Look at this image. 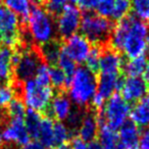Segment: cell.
<instances>
[{"instance_id":"6da1fadb","label":"cell","mask_w":149,"mask_h":149,"mask_svg":"<svg viewBox=\"0 0 149 149\" xmlns=\"http://www.w3.org/2000/svg\"><path fill=\"white\" fill-rule=\"evenodd\" d=\"M68 88L74 103L81 107L87 106L96 93L97 76L86 66H80L74 70Z\"/></svg>"},{"instance_id":"7a4b0ae2","label":"cell","mask_w":149,"mask_h":149,"mask_svg":"<svg viewBox=\"0 0 149 149\" xmlns=\"http://www.w3.org/2000/svg\"><path fill=\"white\" fill-rule=\"evenodd\" d=\"M42 62L43 60L40 54L39 46L32 44L26 47L15 48L13 54V80L24 83L33 79Z\"/></svg>"},{"instance_id":"3957f363","label":"cell","mask_w":149,"mask_h":149,"mask_svg":"<svg viewBox=\"0 0 149 149\" xmlns=\"http://www.w3.org/2000/svg\"><path fill=\"white\" fill-rule=\"evenodd\" d=\"M26 27L35 45L41 46L55 40L56 27L53 23V17L41 7L34 6L32 8Z\"/></svg>"},{"instance_id":"277c9868","label":"cell","mask_w":149,"mask_h":149,"mask_svg":"<svg viewBox=\"0 0 149 149\" xmlns=\"http://www.w3.org/2000/svg\"><path fill=\"white\" fill-rule=\"evenodd\" d=\"M80 29L82 35L85 36L93 45H107L111 37L113 24L107 17L99 15L98 13H87L82 17Z\"/></svg>"},{"instance_id":"5b68a950","label":"cell","mask_w":149,"mask_h":149,"mask_svg":"<svg viewBox=\"0 0 149 149\" xmlns=\"http://www.w3.org/2000/svg\"><path fill=\"white\" fill-rule=\"evenodd\" d=\"M130 31L124 40L120 52L128 58H135L144 55L148 47L147 35L149 32L148 23L143 22L133 15H129Z\"/></svg>"},{"instance_id":"8992f818","label":"cell","mask_w":149,"mask_h":149,"mask_svg":"<svg viewBox=\"0 0 149 149\" xmlns=\"http://www.w3.org/2000/svg\"><path fill=\"white\" fill-rule=\"evenodd\" d=\"M19 98L30 109L39 112H47L50 102L53 98V90L50 86H41L34 79L28 80L21 84Z\"/></svg>"},{"instance_id":"52a82bcc","label":"cell","mask_w":149,"mask_h":149,"mask_svg":"<svg viewBox=\"0 0 149 149\" xmlns=\"http://www.w3.org/2000/svg\"><path fill=\"white\" fill-rule=\"evenodd\" d=\"M130 112L131 106L129 102L118 94H113L106 100L101 110L97 112L98 123L118 130L127 122Z\"/></svg>"},{"instance_id":"ba28073f","label":"cell","mask_w":149,"mask_h":149,"mask_svg":"<svg viewBox=\"0 0 149 149\" xmlns=\"http://www.w3.org/2000/svg\"><path fill=\"white\" fill-rule=\"evenodd\" d=\"M19 17L6 6H0V41L10 48H17L21 43L23 27Z\"/></svg>"},{"instance_id":"9c48e42d","label":"cell","mask_w":149,"mask_h":149,"mask_svg":"<svg viewBox=\"0 0 149 149\" xmlns=\"http://www.w3.org/2000/svg\"><path fill=\"white\" fill-rule=\"evenodd\" d=\"M82 21L81 11L74 5H66V7L59 13L56 22L57 33L62 39L77 34Z\"/></svg>"},{"instance_id":"30bf717a","label":"cell","mask_w":149,"mask_h":149,"mask_svg":"<svg viewBox=\"0 0 149 149\" xmlns=\"http://www.w3.org/2000/svg\"><path fill=\"white\" fill-rule=\"evenodd\" d=\"M124 64V58L120 51L112 48L109 44L101 46L98 72L101 74L120 76Z\"/></svg>"},{"instance_id":"8fae6325","label":"cell","mask_w":149,"mask_h":149,"mask_svg":"<svg viewBox=\"0 0 149 149\" xmlns=\"http://www.w3.org/2000/svg\"><path fill=\"white\" fill-rule=\"evenodd\" d=\"M62 50L74 60L76 63H83L86 61L92 46L90 41L83 35L74 34L66 38L61 44Z\"/></svg>"},{"instance_id":"7c38bea8","label":"cell","mask_w":149,"mask_h":149,"mask_svg":"<svg viewBox=\"0 0 149 149\" xmlns=\"http://www.w3.org/2000/svg\"><path fill=\"white\" fill-rule=\"evenodd\" d=\"M1 135L4 142L17 146H24L31 139L24 118H9Z\"/></svg>"},{"instance_id":"4fadbf2b","label":"cell","mask_w":149,"mask_h":149,"mask_svg":"<svg viewBox=\"0 0 149 149\" xmlns=\"http://www.w3.org/2000/svg\"><path fill=\"white\" fill-rule=\"evenodd\" d=\"M122 97L129 103H136L137 101L148 95L149 88L143 78L128 77L124 79L120 87Z\"/></svg>"},{"instance_id":"5bb4252c","label":"cell","mask_w":149,"mask_h":149,"mask_svg":"<svg viewBox=\"0 0 149 149\" xmlns=\"http://www.w3.org/2000/svg\"><path fill=\"white\" fill-rule=\"evenodd\" d=\"M99 123H98L97 112L88 111L86 114L82 116L81 123L78 129V134L79 138L84 140L85 142H93L98 136V131H99Z\"/></svg>"},{"instance_id":"9a60e30c","label":"cell","mask_w":149,"mask_h":149,"mask_svg":"<svg viewBox=\"0 0 149 149\" xmlns=\"http://www.w3.org/2000/svg\"><path fill=\"white\" fill-rule=\"evenodd\" d=\"M124 79L120 76H111V74H101L97 79V89L96 94L107 100L116 91H120Z\"/></svg>"},{"instance_id":"2e32d148","label":"cell","mask_w":149,"mask_h":149,"mask_svg":"<svg viewBox=\"0 0 149 149\" xmlns=\"http://www.w3.org/2000/svg\"><path fill=\"white\" fill-rule=\"evenodd\" d=\"M48 111L58 122L68 120L72 113V103L64 92H58L57 95L53 96Z\"/></svg>"},{"instance_id":"e0dca14e","label":"cell","mask_w":149,"mask_h":149,"mask_svg":"<svg viewBox=\"0 0 149 149\" xmlns=\"http://www.w3.org/2000/svg\"><path fill=\"white\" fill-rule=\"evenodd\" d=\"M13 54L15 48L0 46V80L10 83L13 77Z\"/></svg>"},{"instance_id":"ac0fdd59","label":"cell","mask_w":149,"mask_h":149,"mask_svg":"<svg viewBox=\"0 0 149 149\" xmlns=\"http://www.w3.org/2000/svg\"><path fill=\"white\" fill-rule=\"evenodd\" d=\"M124 149H138L140 131L132 122H126L118 133Z\"/></svg>"},{"instance_id":"d6986e66","label":"cell","mask_w":149,"mask_h":149,"mask_svg":"<svg viewBox=\"0 0 149 149\" xmlns=\"http://www.w3.org/2000/svg\"><path fill=\"white\" fill-rule=\"evenodd\" d=\"M130 116L131 122L138 128L149 127V95L136 102L134 107L131 108Z\"/></svg>"},{"instance_id":"ffe728a7","label":"cell","mask_w":149,"mask_h":149,"mask_svg":"<svg viewBox=\"0 0 149 149\" xmlns=\"http://www.w3.org/2000/svg\"><path fill=\"white\" fill-rule=\"evenodd\" d=\"M97 137L99 139L98 143L102 147V149H124L116 130L111 129L107 125H100Z\"/></svg>"},{"instance_id":"44dd1931","label":"cell","mask_w":149,"mask_h":149,"mask_svg":"<svg viewBox=\"0 0 149 149\" xmlns=\"http://www.w3.org/2000/svg\"><path fill=\"white\" fill-rule=\"evenodd\" d=\"M39 49L44 63L49 66L57 65L59 54L61 52V43H59L55 39L53 41H50L48 43L39 46Z\"/></svg>"},{"instance_id":"7402d4cb","label":"cell","mask_w":149,"mask_h":149,"mask_svg":"<svg viewBox=\"0 0 149 149\" xmlns=\"http://www.w3.org/2000/svg\"><path fill=\"white\" fill-rule=\"evenodd\" d=\"M53 125L54 122L50 118H48V116L42 118L37 139L42 145H44L48 149L56 148L55 140H54Z\"/></svg>"},{"instance_id":"603a6c76","label":"cell","mask_w":149,"mask_h":149,"mask_svg":"<svg viewBox=\"0 0 149 149\" xmlns=\"http://www.w3.org/2000/svg\"><path fill=\"white\" fill-rule=\"evenodd\" d=\"M147 62H148V60L145 55L130 58L128 61L124 62L122 72L126 74L128 77H140L144 72Z\"/></svg>"},{"instance_id":"cb8c5ba5","label":"cell","mask_w":149,"mask_h":149,"mask_svg":"<svg viewBox=\"0 0 149 149\" xmlns=\"http://www.w3.org/2000/svg\"><path fill=\"white\" fill-rule=\"evenodd\" d=\"M3 2L7 8L10 9L21 19L22 24L26 26L28 17L32 10L29 0H3Z\"/></svg>"},{"instance_id":"d4e9b609","label":"cell","mask_w":149,"mask_h":149,"mask_svg":"<svg viewBox=\"0 0 149 149\" xmlns=\"http://www.w3.org/2000/svg\"><path fill=\"white\" fill-rule=\"evenodd\" d=\"M24 120H25L26 128H27V131L30 135V138L37 139L42 120L41 113L34 109H29L26 111Z\"/></svg>"},{"instance_id":"484cf974","label":"cell","mask_w":149,"mask_h":149,"mask_svg":"<svg viewBox=\"0 0 149 149\" xmlns=\"http://www.w3.org/2000/svg\"><path fill=\"white\" fill-rule=\"evenodd\" d=\"M49 74L50 84H52V86L57 89L58 92H64V90L68 87L70 81L61 68H59L57 65L49 66Z\"/></svg>"},{"instance_id":"4316f807","label":"cell","mask_w":149,"mask_h":149,"mask_svg":"<svg viewBox=\"0 0 149 149\" xmlns=\"http://www.w3.org/2000/svg\"><path fill=\"white\" fill-rule=\"evenodd\" d=\"M26 114V106L23 100L15 97L6 107V116L9 118H24Z\"/></svg>"},{"instance_id":"83f0119b","label":"cell","mask_w":149,"mask_h":149,"mask_svg":"<svg viewBox=\"0 0 149 149\" xmlns=\"http://www.w3.org/2000/svg\"><path fill=\"white\" fill-rule=\"evenodd\" d=\"M57 66L59 68H61L62 72L66 74L68 81H70L74 70L77 68H76V62L62 50V46H61V52H60L59 58H58V61H57Z\"/></svg>"},{"instance_id":"f1b7e54d","label":"cell","mask_w":149,"mask_h":149,"mask_svg":"<svg viewBox=\"0 0 149 149\" xmlns=\"http://www.w3.org/2000/svg\"><path fill=\"white\" fill-rule=\"evenodd\" d=\"M131 6L138 19L149 24V0H131Z\"/></svg>"},{"instance_id":"f546056e","label":"cell","mask_w":149,"mask_h":149,"mask_svg":"<svg viewBox=\"0 0 149 149\" xmlns=\"http://www.w3.org/2000/svg\"><path fill=\"white\" fill-rule=\"evenodd\" d=\"M131 9V0H114L111 17L114 21H120L129 15Z\"/></svg>"},{"instance_id":"4dcf8cb0","label":"cell","mask_w":149,"mask_h":149,"mask_svg":"<svg viewBox=\"0 0 149 149\" xmlns=\"http://www.w3.org/2000/svg\"><path fill=\"white\" fill-rule=\"evenodd\" d=\"M53 133H54V140H55L56 146L66 143L70 137V131L68 127L61 122H56L53 125Z\"/></svg>"},{"instance_id":"1f68e13d","label":"cell","mask_w":149,"mask_h":149,"mask_svg":"<svg viewBox=\"0 0 149 149\" xmlns=\"http://www.w3.org/2000/svg\"><path fill=\"white\" fill-rule=\"evenodd\" d=\"M68 0H44L43 3L45 10L52 17H57L59 13L63 10L68 5Z\"/></svg>"},{"instance_id":"d6a6232c","label":"cell","mask_w":149,"mask_h":149,"mask_svg":"<svg viewBox=\"0 0 149 149\" xmlns=\"http://www.w3.org/2000/svg\"><path fill=\"white\" fill-rule=\"evenodd\" d=\"M100 52H101V46L94 45L92 46L91 50L89 52L87 59H86V68H88L90 70L97 74L98 68H99V58H100Z\"/></svg>"},{"instance_id":"836d02e7","label":"cell","mask_w":149,"mask_h":149,"mask_svg":"<svg viewBox=\"0 0 149 149\" xmlns=\"http://www.w3.org/2000/svg\"><path fill=\"white\" fill-rule=\"evenodd\" d=\"M34 80L37 84L41 86H50V74H49V65L42 62L36 72Z\"/></svg>"},{"instance_id":"e575fe53","label":"cell","mask_w":149,"mask_h":149,"mask_svg":"<svg viewBox=\"0 0 149 149\" xmlns=\"http://www.w3.org/2000/svg\"><path fill=\"white\" fill-rule=\"evenodd\" d=\"M15 91L10 84H6L0 88V108H6L15 98Z\"/></svg>"},{"instance_id":"d590c367","label":"cell","mask_w":149,"mask_h":149,"mask_svg":"<svg viewBox=\"0 0 149 149\" xmlns=\"http://www.w3.org/2000/svg\"><path fill=\"white\" fill-rule=\"evenodd\" d=\"M113 4L114 0H98L96 10L99 15L108 19L109 17H111L112 10H113Z\"/></svg>"},{"instance_id":"8d00e7d4","label":"cell","mask_w":149,"mask_h":149,"mask_svg":"<svg viewBox=\"0 0 149 149\" xmlns=\"http://www.w3.org/2000/svg\"><path fill=\"white\" fill-rule=\"evenodd\" d=\"M77 3L79 5V9L86 11V13H89L93 9H96L98 0H78Z\"/></svg>"},{"instance_id":"74e56055","label":"cell","mask_w":149,"mask_h":149,"mask_svg":"<svg viewBox=\"0 0 149 149\" xmlns=\"http://www.w3.org/2000/svg\"><path fill=\"white\" fill-rule=\"evenodd\" d=\"M139 146L141 149H149V127L145 128V130L140 134Z\"/></svg>"},{"instance_id":"f35d334b","label":"cell","mask_w":149,"mask_h":149,"mask_svg":"<svg viewBox=\"0 0 149 149\" xmlns=\"http://www.w3.org/2000/svg\"><path fill=\"white\" fill-rule=\"evenodd\" d=\"M70 145H72V149H88L87 142H85L84 140H82V139L79 138V137L72 139V144Z\"/></svg>"},{"instance_id":"ab89813d","label":"cell","mask_w":149,"mask_h":149,"mask_svg":"<svg viewBox=\"0 0 149 149\" xmlns=\"http://www.w3.org/2000/svg\"><path fill=\"white\" fill-rule=\"evenodd\" d=\"M21 149H48L44 145H42L39 141H34V142H29L26 145L22 146Z\"/></svg>"},{"instance_id":"60d3db41","label":"cell","mask_w":149,"mask_h":149,"mask_svg":"<svg viewBox=\"0 0 149 149\" xmlns=\"http://www.w3.org/2000/svg\"><path fill=\"white\" fill-rule=\"evenodd\" d=\"M143 79L146 82L147 86H148V88H149V61L147 62V65H146V68H145L144 72H143Z\"/></svg>"},{"instance_id":"b9f144b4","label":"cell","mask_w":149,"mask_h":149,"mask_svg":"<svg viewBox=\"0 0 149 149\" xmlns=\"http://www.w3.org/2000/svg\"><path fill=\"white\" fill-rule=\"evenodd\" d=\"M88 149H102V147L98 142L93 141V142H90V144L88 145Z\"/></svg>"},{"instance_id":"7bdbcfd3","label":"cell","mask_w":149,"mask_h":149,"mask_svg":"<svg viewBox=\"0 0 149 149\" xmlns=\"http://www.w3.org/2000/svg\"><path fill=\"white\" fill-rule=\"evenodd\" d=\"M55 149H72V145L66 142V143H62V144L56 146Z\"/></svg>"},{"instance_id":"ee69618b","label":"cell","mask_w":149,"mask_h":149,"mask_svg":"<svg viewBox=\"0 0 149 149\" xmlns=\"http://www.w3.org/2000/svg\"><path fill=\"white\" fill-rule=\"evenodd\" d=\"M33 4H35V6H38V5H41L43 3L44 0H30Z\"/></svg>"},{"instance_id":"f6af8a7d","label":"cell","mask_w":149,"mask_h":149,"mask_svg":"<svg viewBox=\"0 0 149 149\" xmlns=\"http://www.w3.org/2000/svg\"><path fill=\"white\" fill-rule=\"evenodd\" d=\"M4 120H5V116L0 112V122H4Z\"/></svg>"},{"instance_id":"bcb514c9","label":"cell","mask_w":149,"mask_h":149,"mask_svg":"<svg viewBox=\"0 0 149 149\" xmlns=\"http://www.w3.org/2000/svg\"><path fill=\"white\" fill-rule=\"evenodd\" d=\"M2 142H3L2 135H1V132H0V147H1V145H2Z\"/></svg>"},{"instance_id":"7dc6e473","label":"cell","mask_w":149,"mask_h":149,"mask_svg":"<svg viewBox=\"0 0 149 149\" xmlns=\"http://www.w3.org/2000/svg\"><path fill=\"white\" fill-rule=\"evenodd\" d=\"M147 44H148V47H149V32H148V35H147Z\"/></svg>"},{"instance_id":"c3c4849f","label":"cell","mask_w":149,"mask_h":149,"mask_svg":"<svg viewBox=\"0 0 149 149\" xmlns=\"http://www.w3.org/2000/svg\"><path fill=\"white\" fill-rule=\"evenodd\" d=\"M72 2H78V0H70Z\"/></svg>"},{"instance_id":"681fc988","label":"cell","mask_w":149,"mask_h":149,"mask_svg":"<svg viewBox=\"0 0 149 149\" xmlns=\"http://www.w3.org/2000/svg\"><path fill=\"white\" fill-rule=\"evenodd\" d=\"M3 2V0H0V6H1V3Z\"/></svg>"}]
</instances>
